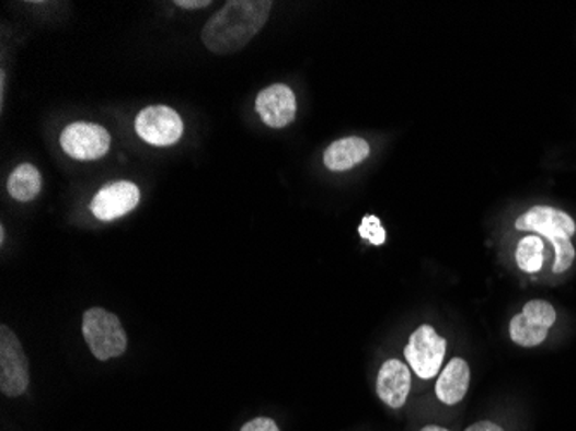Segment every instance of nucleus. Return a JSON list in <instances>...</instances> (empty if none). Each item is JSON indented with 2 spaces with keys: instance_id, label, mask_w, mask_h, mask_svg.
<instances>
[{
  "instance_id": "obj_1",
  "label": "nucleus",
  "mask_w": 576,
  "mask_h": 431,
  "mask_svg": "<svg viewBox=\"0 0 576 431\" xmlns=\"http://www.w3.org/2000/svg\"><path fill=\"white\" fill-rule=\"evenodd\" d=\"M272 8L269 0H230L204 26V45L220 56L239 53L266 25Z\"/></svg>"
},
{
  "instance_id": "obj_2",
  "label": "nucleus",
  "mask_w": 576,
  "mask_h": 431,
  "mask_svg": "<svg viewBox=\"0 0 576 431\" xmlns=\"http://www.w3.org/2000/svg\"><path fill=\"white\" fill-rule=\"evenodd\" d=\"M516 230L539 233L551 242L554 254H556L554 268H552L554 273H564L572 268L576 257V251L572 244V236L576 233V223L572 215L549 208V206H535L516 220Z\"/></svg>"
},
{
  "instance_id": "obj_3",
  "label": "nucleus",
  "mask_w": 576,
  "mask_h": 431,
  "mask_svg": "<svg viewBox=\"0 0 576 431\" xmlns=\"http://www.w3.org/2000/svg\"><path fill=\"white\" fill-rule=\"evenodd\" d=\"M82 334L90 352L99 361L125 354L128 337L119 317L104 307H90L82 319Z\"/></svg>"
},
{
  "instance_id": "obj_4",
  "label": "nucleus",
  "mask_w": 576,
  "mask_h": 431,
  "mask_svg": "<svg viewBox=\"0 0 576 431\" xmlns=\"http://www.w3.org/2000/svg\"><path fill=\"white\" fill-rule=\"evenodd\" d=\"M30 387V364L25 349L8 325L0 326V391L16 399Z\"/></svg>"
},
{
  "instance_id": "obj_5",
  "label": "nucleus",
  "mask_w": 576,
  "mask_h": 431,
  "mask_svg": "<svg viewBox=\"0 0 576 431\" xmlns=\"http://www.w3.org/2000/svg\"><path fill=\"white\" fill-rule=\"evenodd\" d=\"M447 352V340L431 325H422L413 331L404 349L407 364L422 380H431L439 374Z\"/></svg>"
},
{
  "instance_id": "obj_6",
  "label": "nucleus",
  "mask_w": 576,
  "mask_h": 431,
  "mask_svg": "<svg viewBox=\"0 0 576 431\" xmlns=\"http://www.w3.org/2000/svg\"><path fill=\"white\" fill-rule=\"evenodd\" d=\"M556 323V310L548 301H530L509 323V337L520 347H537L545 342Z\"/></svg>"
},
{
  "instance_id": "obj_7",
  "label": "nucleus",
  "mask_w": 576,
  "mask_h": 431,
  "mask_svg": "<svg viewBox=\"0 0 576 431\" xmlns=\"http://www.w3.org/2000/svg\"><path fill=\"white\" fill-rule=\"evenodd\" d=\"M62 151L78 161H95L110 151L111 135L95 123L78 121L69 125L61 133Z\"/></svg>"
},
{
  "instance_id": "obj_8",
  "label": "nucleus",
  "mask_w": 576,
  "mask_h": 431,
  "mask_svg": "<svg viewBox=\"0 0 576 431\" xmlns=\"http://www.w3.org/2000/svg\"><path fill=\"white\" fill-rule=\"evenodd\" d=\"M138 137L155 147L178 142L183 135V121L175 109L168 106H149L135 119Z\"/></svg>"
},
{
  "instance_id": "obj_9",
  "label": "nucleus",
  "mask_w": 576,
  "mask_h": 431,
  "mask_svg": "<svg viewBox=\"0 0 576 431\" xmlns=\"http://www.w3.org/2000/svg\"><path fill=\"white\" fill-rule=\"evenodd\" d=\"M140 202V190L131 182L104 185L95 194L90 211L101 221H114L134 211Z\"/></svg>"
},
{
  "instance_id": "obj_10",
  "label": "nucleus",
  "mask_w": 576,
  "mask_h": 431,
  "mask_svg": "<svg viewBox=\"0 0 576 431\" xmlns=\"http://www.w3.org/2000/svg\"><path fill=\"white\" fill-rule=\"evenodd\" d=\"M256 110L263 123L272 128H285L296 119L297 98L292 89L281 83L268 86L256 98Z\"/></svg>"
},
{
  "instance_id": "obj_11",
  "label": "nucleus",
  "mask_w": 576,
  "mask_h": 431,
  "mask_svg": "<svg viewBox=\"0 0 576 431\" xmlns=\"http://www.w3.org/2000/svg\"><path fill=\"white\" fill-rule=\"evenodd\" d=\"M413 380L407 364L399 359L383 362L377 376V395L390 409H401L410 397Z\"/></svg>"
},
{
  "instance_id": "obj_12",
  "label": "nucleus",
  "mask_w": 576,
  "mask_h": 431,
  "mask_svg": "<svg viewBox=\"0 0 576 431\" xmlns=\"http://www.w3.org/2000/svg\"><path fill=\"white\" fill-rule=\"evenodd\" d=\"M470 380V364L461 358L451 359L435 383L437 399L446 406H456L466 397Z\"/></svg>"
},
{
  "instance_id": "obj_13",
  "label": "nucleus",
  "mask_w": 576,
  "mask_h": 431,
  "mask_svg": "<svg viewBox=\"0 0 576 431\" xmlns=\"http://www.w3.org/2000/svg\"><path fill=\"white\" fill-rule=\"evenodd\" d=\"M371 147L361 137H347V139L333 142L325 151V166L330 172H347L350 167L362 163L370 158Z\"/></svg>"
},
{
  "instance_id": "obj_14",
  "label": "nucleus",
  "mask_w": 576,
  "mask_h": 431,
  "mask_svg": "<svg viewBox=\"0 0 576 431\" xmlns=\"http://www.w3.org/2000/svg\"><path fill=\"white\" fill-rule=\"evenodd\" d=\"M42 175L33 164H21L8 179L9 196L18 202H30L41 194Z\"/></svg>"
},
{
  "instance_id": "obj_15",
  "label": "nucleus",
  "mask_w": 576,
  "mask_h": 431,
  "mask_svg": "<svg viewBox=\"0 0 576 431\" xmlns=\"http://www.w3.org/2000/svg\"><path fill=\"white\" fill-rule=\"evenodd\" d=\"M544 248L540 236H525L516 247V265L525 273H537L544 266Z\"/></svg>"
},
{
  "instance_id": "obj_16",
  "label": "nucleus",
  "mask_w": 576,
  "mask_h": 431,
  "mask_svg": "<svg viewBox=\"0 0 576 431\" xmlns=\"http://www.w3.org/2000/svg\"><path fill=\"white\" fill-rule=\"evenodd\" d=\"M359 236L362 241L370 242L371 245L385 244L387 232L383 229L382 221L378 220L377 215L368 214L362 218L359 224Z\"/></svg>"
},
{
  "instance_id": "obj_17",
  "label": "nucleus",
  "mask_w": 576,
  "mask_h": 431,
  "mask_svg": "<svg viewBox=\"0 0 576 431\" xmlns=\"http://www.w3.org/2000/svg\"><path fill=\"white\" fill-rule=\"evenodd\" d=\"M240 431H280V427L276 424L275 419L261 416V418L247 421L244 427L240 428Z\"/></svg>"
},
{
  "instance_id": "obj_18",
  "label": "nucleus",
  "mask_w": 576,
  "mask_h": 431,
  "mask_svg": "<svg viewBox=\"0 0 576 431\" xmlns=\"http://www.w3.org/2000/svg\"><path fill=\"white\" fill-rule=\"evenodd\" d=\"M464 431H504V428L500 427V424L494 423V421L482 419V421L470 424Z\"/></svg>"
},
{
  "instance_id": "obj_19",
  "label": "nucleus",
  "mask_w": 576,
  "mask_h": 431,
  "mask_svg": "<svg viewBox=\"0 0 576 431\" xmlns=\"http://www.w3.org/2000/svg\"><path fill=\"white\" fill-rule=\"evenodd\" d=\"M176 5L182 9H203L211 5V2L209 0H178Z\"/></svg>"
},
{
  "instance_id": "obj_20",
  "label": "nucleus",
  "mask_w": 576,
  "mask_h": 431,
  "mask_svg": "<svg viewBox=\"0 0 576 431\" xmlns=\"http://www.w3.org/2000/svg\"><path fill=\"white\" fill-rule=\"evenodd\" d=\"M419 431H451L447 430V428L439 427V424H426V427H423Z\"/></svg>"
}]
</instances>
